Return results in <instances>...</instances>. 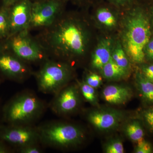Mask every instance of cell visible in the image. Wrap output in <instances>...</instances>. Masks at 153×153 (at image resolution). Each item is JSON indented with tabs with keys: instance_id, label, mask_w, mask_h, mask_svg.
I'll return each mask as SVG.
<instances>
[{
	"instance_id": "9c48e42d",
	"label": "cell",
	"mask_w": 153,
	"mask_h": 153,
	"mask_svg": "<svg viewBox=\"0 0 153 153\" xmlns=\"http://www.w3.org/2000/svg\"><path fill=\"white\" fill-rule=\"evenodd\" d=\"M0 139L17 149L30 144L40 143L38 128L35 125H10L0 127Z\"/></svg>"
},
{
	"instance_id": "ba28073f",
	"label": "cell",
	"mask_w": 153,
	"mask_h": 153,
	"mask_svg": "<svg viewBox=\"0 0 153 153\" xmlns=\"http://www.w3.org/2000/svg\"><path fill=\"white\" fill-rule=\"evenodd\" d=\"M80 94L77 84H67L53 95L48 107L57 116L71 114L79 108Z\"/></svg>"
},
{
	"instance_id": "4dcf8cb0",
	"label": "cell",
	"mask_w": 153,
	"mask_h": 153,
	"mask_svg": "<svg viewBox=\"0 0 153 153\" xmlns=\"http://www.w3.org/2000/svg\"><path fill=\"white\" fill-rule=\"evenodd\" d=\"M126 1V0H111V1L115 3H122L123 2L125 1Z\"/></svg>"
},
{
	"instance_id": "7c38bea8",
	"label": "cell",
	"mask_w": 153,
	"mask_h": 153,
	"mask_svg": "<svg viewBox=\"0 0 153 153\" xmlns=\"http://www.w3.org/2000/svg\"><path fill=\"white\" fill-rule=\"evenodd\" d=\"M120 112L113 110H97L87 114L88 121L100 131L109 130L116 127L122 119Z\"/></svg>"
},
{
	"instance_id": "d6a6232c",
	"label": "cell",
	"mask_w": 153,
	"mask_h": 153,
	"mask_svg": "<svg viewBox=\"0 0 153 153\" xmlns=\"http://www.w3.org/2000/svg\"><path fill=\"white\" fill-rule=\"evenodd\" d=\"M85 1H86V0H73L74 2L78 4H82V3L85 2Z\"/></svg>"
},
{
	"instance_id": "d6986e66",
	"label": "cell",
	"mask_w": 153,
	"mask_h": 153,
	"mask_svg": "<svg viewBox=\"0 0 153 153\" xmlns=\"http://www.w3.org/2000/svg\"><path fill=\"white\" fill-rule=\"evenodd\" d=\"M97 18L100 23L108 27H112L116 24L115 17L106 8L99 9L97 12Z\"/></svg>"
},
{
	"instance_id": "8fae6325",
	"label": "cell",
	"mask_w": 153,
	"mask_h": 153,
	"mask_svg": "<svg viewBox=\"0 0 153 153\" xmlns=\"http://www.w3.org/2000/svg\"><path fill=\"white\" fill-rule=\"evenodd\" d=\"M32 4L30 0H22L9 7L10 37L25 30H30Z\"/></svg>"
},
{
	"instance_id": "836d02e7",
	"label": "cell",
	"mask_w": 153,
	"mask_h": 153,
	"mask_svg": "<svg viewBox=\"0 0 153 153\" xmlns=\"http://www.w3.org/2000/svg\"><path fill=\"white\" fill-rule=\"evenodd\" d=\"M32 2H35L39 1H43V0H30Z\"/></svg>"
},
{
	"instance_id": "4316f807",
	"label": "cell",
	"mask_w": 153,
	"mask_h": 153,
	"mask_svg": "<svg viewBox=\"0 0 153 153\" xmlns=\"http://www.w3.org/2000/svg\"><path fill=\"white\" fill-rule=\"evenodd\" d=\"M141 72L147 79L153 82V63L143 65Z\"/></svg>"
},
{
	"instance_id": "5b68a950",
	"label": "cell",
	"mask_w": 153,
	"mask_h": 153,
	"mask_svg": "<svg viewBox=\"0 0 153 153\" xmlns=\"http://www.w3.org/2000/svg\"><path fill=\"white\" fill-rule=\"evenodd\" d=\"M33 75L40 92L54 95L68 84L73 76V70L69 63L48 58Z\"/></svg>"
},
{
	"instance_id": "4fadbf2b",
	"label": "cell",
	"mask_w": 153,
	"mask_h": 153,
	"mask_svg": "<svg viewBox=\"0 0 153 153\" xmlns=\"http://www.w3.org/2000/svg\"><path fill=\"white\" fill-rule=\"evenodd\" d=\"M102 97L107 102L113 105L123 104L127 102L133 96L132 90L122 85H111L105 88Z\"/></svg>"
},
{
	"instance_id": "83f0119b",
	"label": "cell",
	"mask_w": 153,
	"mask_h": 153,
	"mask_svg": "<svg viewBox=\"0 0 153 153\" xmlns=\"http://www.w3.org/2000/svg\"><path fill=\"white\" fill-rule=\"evenodd\" d=\"M146 58L150 60H153V37L151 38L145 48Z\"/></svg>"
},
{
	"instance_id": "f1b7e54d",
	"label": "cell",
	"mask_w": 153,
	"mask_h": 153,
	"mask_svg": "<svg viewBox=\"0 0 153 153\" xmlns=\"http://www.w3.org/2000/svg\"><path fill=\"white\" fill-rule=\"evenodd\" d=\"M22 0H0L1 5L6 7H10L15 3Z\"/></svg>"
},
{
	"instance_id": "2e32d148",
	"label": "cell",
	"mask_w": 153,
	"mask_h": 153,
	"mask_svg": "<svg viewBox=\"0 0 153 153\" xmlns=\"http://www.w3.org/2000/svg\"><path fill=\"white\" fill-rule=\"evenodd\" d=\"M101 69L102 75L106 79H120L126 74V70L115 63L112 57Z\"/></svg>"
},
{
	"instance_id": "ffe728a7",
	"label": "cell",
	"mask_w": 153,
	"mask_h": 153,
	"mask_svg": "<svg viewBox=\"0 0 153 153\" xmlns=\"http://www.w3.org/2000/svg\"><path fill=\"white\" fill-rule=\"evenodd\" d=\"M111 57L115 63L119 66L126 70L128 68L129 63L127 56L120 44L117 45L111 54Z\"/></svg>"
},
{
	"instance_id": "6da1fadb",
	"label": "cell",
	"mask_w": 153,
	"mask_h": 153,
	"mask_svg": "<svg viewBox=\"0 0 153 153\" xmlns=\"http://www.w3.org/2000/svg\"><path fill=\"white\" fill-rule=\"evenodd\" d=\"M49 58L66 62L67 59L83 56L87 51L88 34L84 24L64 12L48 27L36 37Z\"/></svg>"
},
{
	"instance_id": "cb8c5ba5",
	"label": "cell",
	"mask_w": 153,
	"mask_h": 153,
	"mask_svg": "<svg viewBox=\"0 0 153 153\" xmlns=\"http://www.w3.org/2000/svg\"><path fill=\"white\" fill-rule=\"evenodd\" d=\"M105 152L106 153H123V144L120 140L113 141L106 146Z\"/></svg>"
},
{
	"instance_id": "d4e9b609",
	"label": "cell",
	"mask_w": 153,
	"mask_h": 153,
	"mask_svg": "<svg viewBox=\"0 0 153 153\" xmlns=\"http://www.w3.org/2000/svg\"><path fill=\"white\" fill-rule=\"evenodd\" d=\"M137 146L135 149L136 153H152L153 152L152 145L151 143L146 140L144 138L137 143Z\"/></svg>"
},
{
	"instance_id": "1f68e13d",
	"label": "cell",
	"mask_w": 153,
	"mask_h": 153,
	"mask_svg": "<svg viewBox=\"0 0 153 153\" xmlns=\"http://www.w3.org/2000/svg\"><path fill=\"white\" fill-rule=\"evenodd\" d=\"M5 47V42H0V52L4 49Z\"/></svg>"
},
{
	"instance_id": "603a6c76",
	"label": "cell",
	"mask_w": 153,
	"mask_h": 153,
	"mask_svg": "<svg viewBox=\"0 0 153 153\" xmlns=\"http://www.w3.org/2000/svg\"><path fill=\"white\" fill-rule=\"evenodd\" d=\"M44 147L40 143L30 144L17 149L20 153H42L44 152Z\"/></svg>"
},
{
	"instance_id": "5bb4252c",
	"label": "cell",
	"mask_w": 153,
	"mask_h": 153,
	"mask_svg": "<svg viewBox=\"0 0 153 153\" xmlns=\"http://www.w3.org/2000/svg\"><path fill=\"white\" fill-rule=\"evenodd\" d=\"M111 43L109 39L102 40L91 57V66L93 68L101 69L111 57Z\"/></svg>"
},
{
	"instance_id": "7a4b0ae2",
	"label": "cell",
	"mask_w": 153,
	"mask_h": 153,
	"mask_svg": "<svg viewBox=\"0 0 153 153\" xmlns=\"http://www.w3.org/2000/svg\"><path fill=\"white\" fill-rule=\"evenodd\" d=\"M124 25V50L133 62L141 64L146 59L145 48L152 35L149 19L143 11L135 10L127 17Z\"/></svg>"
},
{
	"instance_id": "277c9868",
	"label": "cell",
	"mask_w": 153,
	"mask_h": 153,
	"mask_svg": "<svg viewBox=\"0 0 153 153\" xmlns=\"http://www.w3.org/2000/svg\"><path fill=\"white\" fill-rule=\"evenodd\" d=\"M40 141L44 147L68 149L81 145L85 140L82 128L62 120L49 121L37 126Z\"/></svg>"
},
{
	"instance_id": "e575fe53",
	"label": "cell",
	"mask_w": 153,
	"mask_h": 153,
	"mask_svg": "<svg viewBox=\"0 0 153 153\" xmlns=\"http://www.w3.org/2000/svg\"><path fill=\"white\" fill-rule=\"evenodd\" d=\"M0 5H1V2H0Z\"/></svg>"
},
{
	"instance_id": "9a60e30c",
	"label": "cell",
	"mask_w": 153,
	"mask_h": 153,
	"mask_svg": "<svg viewBox=\"0 0 153 153\" xmlns=\"http://www.w3.org/2000/svg\"><path fill=\"white\" fill-rule=\"evenodd\" d=\"M136 83L143 100L147 104L153 105V82L147 79L141 71H138Z\"/></svg>"
},
{
	"instance_id": "ac0fdd59",
	"label": "cell",
	"mask_w": 153,
	"mask_h": 153,
	"mask_svg": "<svg viewBox=\"0 0 153 153\" xmlns=\"http://www.w3.org/2000/svg\"><path fill=\"white\" fill-rule=\"evenodd\" d=\"M126 134L131 141L137 143L144 139V130L138 120H134L129 123L126 128Z\"/></svg>"
},
{
	"instance_id": "44dd1931",
	"label": "cell",
	"mask_w": 153,
	"mask_h": 153,
	"mask_svg": "<svg viewBox=\"0 0 153 153\" xmlns=\"http://www.w3.org/2000/svg\"><path fill=\"white\" fill-rule=\"evenodd\" d=\"M76 83L82 97L86 101L94 104L96 101V96L94 88L88 85L84 81H77Z\"/></svg>"
},
{
	"instance_id": "7402d4cb",
	"label": "cell",
	"mask_w": 153,
	"mask_h": 153,
	"mask_svg": "<svg viewBox=\"0 0 153 153\" xmlns=\"http://www.w3.org/2000/svg\"><path fill=\"white\" fill-rule=\"evenodd\" d=\"M141 118L149 131L153 133V107L144 110L141 113Z\"/></svg>"
},
{
	"instance_id": "484cf974",
	"label": "cell",
	"mask_w": 153,
	"mask_h": 153,
	"mask_svg": "<svg viewBox=\"0 0 153 153\" xmlns=\"http://www.w3.org/2000/svg\"><path fill=\"white\" fill-rule=\"evenodd\" d=\"M102 80V77L100 75L95 73H91L85 76L84 81L88 85L95 88L101 85Z\"/></svg>"
},
{
	"instance_id": "30bf717a",
	"label": "cell",
	"mask_w": 153,
	"mask_h": 153,
	"mask_svg": "<svg viewBox=\"0 0 153 153\" xmlns=\"http://www.w3.org/2000/svg\"><path fill=\"white\" fill-rule=\"evenodd\" d=\"M0 71L10 79L23 82L33 75L30 64L26 63L4 47L0 52Z\"/></svg>"
},
{
	"instance_id": "3957f363",
	"label": "cell",
	"mask_w": 153,
	"mask_h": 153,
	"mask_svg": "<svg viewBox=\"0 0 153 153\" xmlns=\"http://www.w3.org/2000/svg\"><path fill=\"white\" fill-rule=\"evenodd\" d=\"M47 107V103L34 91L24 90L7 105L4 109V118L10 125H35Z\"/></svg>"
},
{
	"instance_id": "8992f818",
	"label": "cell",
	"mask_w": 153,
	"mask_h": 153,
	"mask_svg": "<svg viewBox=\"0 0 153 153\" xmlns=\"http://www.w3.org/2000/svg\"><path fill=\"white\" fill-rule=\"evenodd\" d=\"M30 31L25 30L10 36L5 42V47L26 63L41 65L49 58L36 37L30 35Z\"/></svg>"
},
{
	"instance_id": "e0dca14e",
	"label": "cell",
	"mask_w": 153,
	"mask_h": 153,
	"mask_svg": "<svg viewBox=\"0 0 153 153\" xmlns=\"http://www.w3.org/2000/svg\"><path fill=\"white\" fill-rule=\"evenodd\" d=\"M10 34L9 7L0 5V42H5Z\"/></svg>"
},
{
	"instance_id": "f546056e",
	"label": "cell",
	"mask_w": 153,
	"mask_h": 153,
	"mask_svg": "<svg viewBox=\"0 0 153 153\" xmlns=\"http://www.w3.org/2000/svg\"><path fill=\"white\" fill-rule=\"evenodd\" d=\"M4 142L0 139V153H9L10 150Z\"/></svg>"
},
{
	"instance_id": "52a82bcc",
	"label": "cell",
	"mask_w": 153,
	"mask_h": 153,
	"mask_svg": "<svg viewBox=\"0 0 153 153\" xmlns=\"http://www.w3.org/2000/svg\"><path fill=\"white\" fill-rule=\"evenodd\" d=\"M68 0H43L33 2L30 29H44L53 25L64 12Z\"/></svg>"
}]
</instances>
